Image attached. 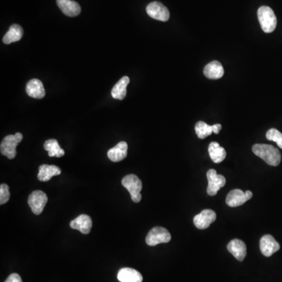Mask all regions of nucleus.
Segmentation results:
<instances>
[{
	"label": "nucleus",
	"mask_w": 282,
	"mask_h": 282,
	"mask_svg": "<svg viewBox=\"0 0 282 282\" xmlns=\"http://www.w3.org/2000/svg\"><path fill=\"white\" fill-rule=\"evenodd\" d=\"M216 219V214L214 211L204 209L194 217V224L199 229H207Z\"/></svg>",
	"instance_id": "nucleus-9"
},
{
	"label": "nucleus",
	"mask_w": 282,
	"mask_h": 282,
	"mask_svg": "<svg viewBox=\"0 0 282 282\" xmlns=\"http://www.w3.org/2000/svg\"><path fill=\"white\" fill-rule=\"evenodd\" d=\"M208 154L214 163H220L227 156V152L217 142H212L208 146Z\"/></svg>",
	"instance_id": "nucleus-22"
},
{
	"label": "nucleus",
	"mask_w": 282,
	"mask_h": 282,
	"mask_svg": "<svg viewBox=\"0 0 282 282\" xmlns=\"http://www.w3.org/2000/svg\"><path fill=\"white\" fill-rule=\"evenodd\" d=\"M260 248L263 256L270 257L280 249V244L273 236L266 235L260 239Z\"/></svg>",
	"instance_id": "nucleus-10"
},
{
	"label": "nucleus",
	"mask_w": 282,
	"mask_h": 282,
	"mask_svg": "<svg viewBox=\"0 0 282 282\" xmlns=\"http://www.w3.org/2000/svg\"><path fill=\"white\" fill-rule=\"evenodd\" d=\"M258 19L262 29L266 33H273L277 27V17L275 12L269 6H263L258 10Z\"/></svg>",
	"instance_id": "nucleus-2"
},
{
	"label": "nucleus",
	"mask_w": 282,
	"mask_h": 282,
	"mask_svg": "<svg viewBox=\"0 0 282 282\" xmlns=\"http://www.w3.org/2000/svg\"><path fill=\"white\" fill-rule=\"evenodd\" d=\"M244 194H245V196H246L247 199H248V200H250V199H252V192H250V191H246V192H244Z\"/></svg>",
	"instance_id": "nucleus-29"
},
{
	"label": "nucleus",
	"mask_w": 282,
	"mask_h": 282,
	"mask_svg": "<svg viewBox=\"0 0 282 282\" xmlns=\"http://www.w3.org/2000/svg\"><path fill=\"white\" fill-rule=\"evenodd\" d=\"M129 80L128 76H124L120 81H118V83L115 85L112 90V96L114 99L117 100H123L126 96V87L129 85Z\"/></svg>",
	"instance_id": "nucleus-20"
},
{
	"label": "nucleus",
	"mask_w": 282,
	"mask_h": 282,
	"mask_svg": "<svg viewBox=\"0 0 282 282\" xmlns=\"http://www.w3.org/2000/svg\"><path fill=\"white\" fill-rule=\"evenodd\" d=\"M92 225L93 222L90 216L85 214L80 215L70 223V227L72 229L78 230L84 235H88L90 232Z\"/></svg>",
	"instance_id": "nucleus-11"
},
{
	"label": "nucleus",
	"mask_w": 282,
	"mask_h": 282,
	"mask_svg": "<svg viewBox=\"0 0 282 282\" xmlns=\"http://www.w3.org/2000/svg\"><path fill=\"white\" fill-rule=\"evenodd\" d=\"M171 235L165 228L156 227L152 228L147 235L146 243L149 246H156L161 243H168L170 242Z\"/></svg>",
	"instance_id": "nucleus-5"
},
{
	"label": "nucleus",
	"mask_w": 282,
	"mask_h": 282,
	"mask_svg": "<svg viewBox=\"0 0 282 282\" xmlns=\"http://www.w3.org/2000/svg\"><path fill=\"white\" fill-rule=\"evenodd\" d=\"M23 140V135L17 133L14 135H8L2 140L0 144V152L2 156H6L9 159H13L17 156V145Z\"/></svg>",
	"instance_id": "nucleus-4"
},
{
	"label": "nucleus",
	"mask_w": 282,
	"mask_h": 282,
	"mask_svg": "<svg viewBox=\"0 0 282 282\" xmlns=\"http://www.w3.org/2000/svg\"><path fill=\"white\" fill-rule=\"evenodd\" d=\"M58 7L68 17H76L81 13V6L73 0H57Z\"/></svg>",
	"instance_id": "nucleus-12"
},
{
	"label": "nucleus",
	"mask_w": 282,
	"mask_h": 282,
	"mask_svg": "<svg viewBox=\"0 0 282 282\" xmlns=\"http://www.w3.org/2000/svg\"><path fill=\"white\" fill-rule=\"evenodd\" d=\"M208 179V188L207 194L210 196H214L220 191V188L224 187L226 184V179L224 176L217 174L215 169H209L207 172Z\"/></svg>",
	"instance_id": "nucleus-6"
},
{
	"label": "nucleus",
	"mask_w": 282,
	"mask_h": 282,
	"mask_svg": "<svg viewBox=\"0 0 282 282\" xmlns=\"http://www.w3.org/2000/svg\"><path fill=\"white\" fill-rule=\"evenodd\" d=\"M195 132L199 138L204 139L213 133L212 125H208L204 121H199L195 125Z\"/></svg>",
	"instance_id": "nucleus-24"
},
{
	"label": "nucleus",
	"mask_w": 282,
	"mask_h": 282,
	"mask_svg": "<svg viewBox=\"0 0 282 282\" xmlns=\"http://www.w3.org/2000/svg\"><path fill=\"white\" fill-rule=\"evenodd\" d=\"M121 184L129 192L132 201L138 203L141 201L142 195L140 194L142 190V182L136 175H127L121 180Z\"/></svg>",
	"instance_id": "nucleus-3"
},
{
	"label": "nucleus",
	"mask_w": 282,
	"mask_h": 282,
	"mask_svg": "<svg viewBox=\"0 0 282 282\" xmlns=\"http://www.w3.org/2000/svg\"><path fill=\"white\" fill-rule=\"evenodd\" d=\"M23 34H24V32H23L22 28L19 25L14 24L10 27L7 33L3 36L2 41L5 44L17 42L22 39Z\"/></svg>",
	"instance_id": "nucleus-21"
},
{
	"label": "nucleus",
	"mask_w": 282,
	"mask_h": 282,
	"mask_svg": "<svg viewBox=\"0 0 282 282\" xmlns=\"http://www.w3.org/2000/svg\"><path fill=\"white\" fill-rule=\"evenodd\" d=\"M222 125L220 124H215V125H212V129H213V133L218 134L220 133V131L221 130Z\"/></svg>",
	"instance_id": "nucleus-28"
},
{
	"label": "nucleus",
	"mask_w": 282,
	"mask_h": 282,
	"mask_svg": "<svg viewBox=\"0 0 282 282\" xmlns=\"http://www.w3.org/2000/svg\"><path fill=\"white\" fill-rule=\"evenodd\" d=\"M204 75L209 80H219L224 76V67L219 61H212L204 67Z\"/></svg>",
	"instance_id": "nucleus-16"
},
{
	"label": "nucleus",
	"mask_w": 282,
	"mask_h": 282,
	"mask_svg": "<svg viewBox=\"0 0 282 282\" xmlns=\"http://www.w3.org/2000/svg\"><path fill=\"white\" fill-rule=\"evenodd\" d=\"M147 13L153 19L160 21H167L169 19V11L162 3L152 2L146 8Z\"/></svg>",
	"instance_id": "nucleus-8"
},
{
	"label": "nucleus",
	"mask_w": 282,
	"mask_h": 282,
	"mask_svg": "<svg viewBox=\"0 0 282 282\" xmlns=\"http://www.w3.org/2000/svg\"><path fill=\"white\" fill-rule=\"evenodd\" d=\"M128 152V145L125 141L119 143L116 147L111 148L108 152V159L114 162H119L125 159Z\"/></svg>",
	"instance_id": "nucleus-15"
},
{
	"label": "nucleus",
	"mask_w": 282,
	"mask_h": 282,
	"mask_svg": "<svg viewBox=\"0 0 282 282\" xmlns=\"http://www.w3.org/2000/svg\"><path fill=\"white\" fill-rule=\"evenodd\" d=\"M118 280L120 282H142L143 276L136 270L125 267L118 273Z\"/></svg>",
	"instance_id": "nucleus-17"
},
{
	"label": "nucleus",
	"mask_w": 282,
	"mask_h": 282,
	"mask_svg": "<svg viewBox=\"0 0 282 282\" xmlns=\"http://www.w3.org/2000/svg\"><path fill=\"white\" fill-rule=\"evenodd\" d=\"M227 249L239 261H243L246 256V245L239 239H234L227 244Z\"/></svg>",
	"instance_id": "nucleus-13"
},
{
	"label": "nucleus",
	"mask_w": 282,
	"mask_h": 282,
	"mask_svg": "<svg viewBox=\"0 0 282 282\" xmlns=\"http://www.w3.org/2000/svg\"><path fill=\"white\" fill-rule=\"evenodd\" d=\"M252 152L267 164L272 166H278L282 161L280 152L270 144H255L252 147Z\"/></svg>",
	"instance_id": "nucleus-1"
},
{
	"label": "nucleus",
	"mask_w": 282,
	"mask_h": 282,
	"mask_svg": "<svg viewBox=\"0 0 282 282\" xmlns=\"http://www.w3.org/2000/svg\"><path fill=\"white\" fill-rule=\"evenodd\" d=\"M5 282H22V280H21V278L19 275L12 274V275L8 277Z\"/></svg>",
	"instance_id": "nucleus-27"
},
{
	"label": "nucleus",
	"mask_w": 282,
	"mask_h": 282,
	"mask_svg": "<svg viewBox=\"0 0 282 282\" xmlns=\"http://www.w3.org/2000/svg\"><path fill=\"white\" fill-rule=\"evenodd\" d=\"M61 173V169L56 165H42L39 168L38 179L40 181L47 182Z\"/></svg>",
	"instance_id": "nucleus-19"
},
{
	"label": "nucleus",
	"mask_w": 282,
	"mask_h": 282,
	"mask_svg": "<svg viewBox=\"0 0 282 282\" xmlns=\"http://www.w3.org/2000/svg\"><path fill=\"white\" fill-rule=\"evenodd\" d=\"M47 201V195L42 191H35L29 195L28 200L31 209L36 215H40L42 213Z\"/></svg>",
	"instance_id": "nucleus-7"
},
{
	"label": "nucleus",
	"mask_w": 282,
	"mask_h": 282,
	"mask_svg": "<svg viewBox=\"0 0 282 282\" xmlns=\"http://www.w3.org/2000/svg\"><path fill=\"white\" fill-rule=\"evenodd\" d=\"M44 149L48 152L49 157L61 158L65 156V151L60 147L58 141L55 139H50L45 141Z\"/></svg>",
	"instance_id": "nucleus-23"
},
{
	"label": "nucleus",
	"mask_w": 282,
	"mask_h": 282,
	"mask_svg": "<svg viewBox=\"0 0 282 282\" xmlns=\"http://www.w3.org/2000/svg\"><path fill=\"white\" fill-rule=\"evenodd\" d=\"M266 137L267 140L275 141L278 144V146L282 149V133L280 131L276 129H271L267 131Z\"/></svg>",
	"instance_id": "nucleus-25"
},
{
	"label": "nucleus",
	"mask_w": 282,
	"mask_h": 282,
	"mask_svg": "<svg viewBox=\"0 0 282 282\" xmlns=\"http://www.w3.org/2000/svg\"><path fill=\"white\" fill-rule=\"evenodd\" d=\"M247 201L248 199L245 196V194L240 189L232 190L227 195V199H226V203L227 205L232 208L242 205Z\"/></svg>",
	"instance_id": "nucleus-18"
},
{
	"label": "nucleus",
	"mask_w": 282,
	"mask_h": 282,
	"mask_svg": "<svg viewBox=\"0 0 282 282\" xmlns=\"http://www.w3.org/2000/svg\"><path fill=\"white\" fill-rule=\"evenodd\" d=\"M10 191L9 186L6 184L0 185V204H3L7 202L10 199Z\"/></svg>",
	"instance_id": "nucleus-26"
},
{
	"label": "nucleus",
	"mask_w": 282,
	"mask_h": 282,
	"mask_svg": "<svg viewBox=\"0 0 282 282\" xmlns=\"http://www.w3.org/2000/svg\"><path fill=\"white\" fill-rule=\"evenodd\" d=\"M26 93L29 97H33V98H43L45 97V91L42 81L36 79L30 80L27 83Z\"/></svg>",
	"instance_id": "nucleus-14"
}]
</instances>
